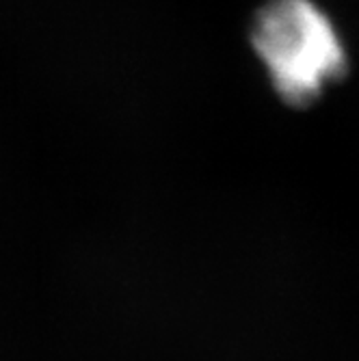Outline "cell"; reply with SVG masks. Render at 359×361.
<instances>
[{
    "instance_id": "obj_1",
    "label": "cell",
    "mask_w": 359,
    "mask_h": 361,
    "mask_svg": "<svg viewBox=\"0 0 359 361\" xmlns=\"http://www.w3.org/2000/svg\"><path fill=\"white\" fill-rule=\"evenodd\" d=\"M251 37L288 104L314 102L344 74L346 56L338 32L312 0H271L257 13Z\"/></svg>"
}]
</instances>
